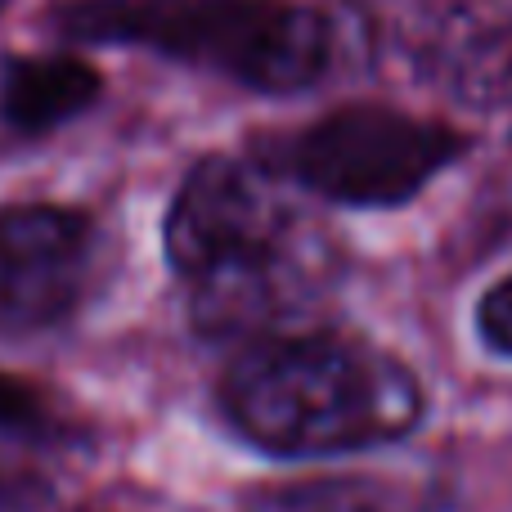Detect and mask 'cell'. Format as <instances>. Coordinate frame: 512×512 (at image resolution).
Instances as JSON below:
<instances>
[{"label":"cell","instance_id":"6da1fadb","mask_svg":"<svg viewBox=\"0 0 512 512\" xmlns=\"http://www.w3.org/2000/svg\"><path fill=\"white\" fill-rule=\"evenodd\" d=\"M225 423L270 459H337L396 445L427 391L405 360L360 337L288 333L252 342L216 387Z\"/></svg>","mask_w":512,"mask_h":512},{"label":"cell","instance_id":"7a4b0ae2","mask_svg":"<svg viewBox=\"0 0 512 512\" xmlns=\"http://www.w3.org/2000/svg\"><path fill=\"white\" fill-rule=\"evenodd\" d=\"M45 27L77 45H135L261 95L324 86L360 45L346 14L288 0H59Z\"/></svg>","mask_w":512,"mask_h":512},{"label":"cell","instance_id":"3957f363","mask_svg":"<svg viewBox=\"0 0 512 512\" xmlns=\"http://www.w3.org/2000/svg\"><path fill=\"white\" fill-rule=\"evenodd\" d=\"M472 153V135L400 108L351 104L292 135L274 167L337 207H405Z\"/></svg>","mask_w":512,"mask_h":512},{"label":"cell","instance_id":"277c9868","mask_svg":"<svg viewBox=\"0 0 512 512\" xmlns=\"http://www.w3.org/2000/svg\"><path fill=\"white\" fill-rule=\"evenodd\" d=\"M297 212L283 198L279 167L239 153H212L180 180L162 221L167 265L185 283L256 261L297 234Z\"/></svg>","mask_w":512,"mask_h":512},{"label":"cell","instance_id":"5b68a950","mask_svg":"<svg viewBox=\"0 0 512 512\" xmlns=\"http://www.w3.org/2000/svg\"><path fill=\"white\" fill-rule=\"evenodd\" d=\"M99 234L81 207H0V337H36L72 319L95 279Z\"/></svg>","mask_w":512,"mask_h":512},{"label":"cell","instance_id":"8992f818","mask_svg":"<svg viewBox=\"0 0 512 512\" xmlns=\"http://www.w3.org/2000/svg\"><path fill=\"white\" fill-rule=\"evenodd\" d=\"M333 283V252L315 234L297 230L288 243L256 261L203 274L189 283V315L203 337H270L306 333L297 328Z\"/></svg>","mask_w":512,"mask_h":512},{"label":"cell","instance_id":"52a82bcc","mask_svg":"<svg viewBox=\"0 0 512 512\" xmlns=\"http://www.w3.org/2000/svg\"><path fill=\"white\" fill-rule=\"evenodd\" d=\"M104 95V77L77 54H5L0 59V122L18 135H50L77 122Z\"/></svg>","mask_w":512,"mask_h":512},{"label":"cell","instance_id":"ba28073f","mask_svg":"<svg viewBox=\"0 0 512 512\" xmlns=\"http://www.w3.org/2000/svg\"><path fill=\"white\" fill-rule=\"evenodd\" d=\"M427 72L468 104H504L512 95V45L481 18H450L427 41Z\"/></svg>","mask_w":512,"mask_h":512},{"label":"cell","instance_id":"9c48e42d","mask_svg":"<svg viewBox=\"0 0 512 512\" xmlns=\"http://www.w3.org/2000/svg\"><path fill=\"white\" fill-rule=\"evenodd\" d=\"M248 512H396L391 495L373 481H292V486L256 490Z\"/></svg>","mask_w":512,"mask_h":512},{"label":"cell","instance_id":"30bf717a","mask_svg":"<svg viewBox=\"0 0 512 512\" xmlns=\"http://www.w3.org/2000/svg\"><path fill=\"white\" fill-rule=\"evenodd\" d=\"M0 436L32 445H63L72 441V423L36 382L0 369Z\"/></svg>","mask_w":512,"mask_h":512},{"label":"cell","instance_id":"8fae6325","mask_svg":"<svg viewBox=\"0 0 512 512\" xmlns=\"http://www.w3.org/2000/svg\"><path fill=\"white\" fill-rule=\"evenodd\" d=\"M472 328H477L481 346H486L490 355H499V360H512V270L504 274V279H495L477 297Z\"/></svg>","mask_w":512,"mask_h":512},{"label":"cell","instance_id":"7c38bea8","mask_svg":"<svg viewBox=\"0 0 512 512\" xmlns=\"http://www.w3.org/2000/svg\"><path fill=\"white\" fill-rule=\"evenodd\" d=\"M54 490L36 472L0 468V512H50Z\"/></svg>","mask_w":512,"mask_h":512},{"label":"cell","instance_id":"4fadbf2b","mask_svg":"<svg viewBox=\"0 0 512 512\" xmlns=\"http://www.w3.org/2000/svg\"><path fill=\"white\" fill-rule=\"evenodd\" d=\"M0 9H5V0H0Z\"/></svg>","mask_w":512,"mask_h":512}]
</instances>
